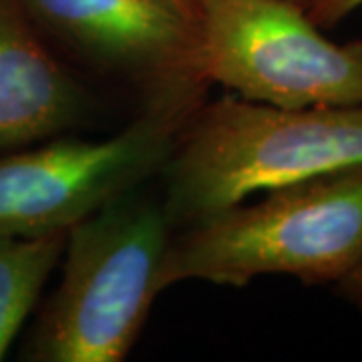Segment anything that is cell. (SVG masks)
<instances>
[{
    "instance_id": "cell-1",
    "label": "cell",
    "mask_w": 362,
    "mask_h": 362,
    "mask_svg": "<svg viewBox=\"0 0 362 362\" xmlns=\"http://www.w3.org/2000/svg\"><path fill=\"white\" fill-rule=\"evenodd\" d=\"M362 165V107L284 109L228 95L199 107L165 173L173 226L282 185Z\"/></svg>"
},
{
    "instance_id": "cell-2",
    "label": "cell",
    "mask_w": 362,
    "mask_h": 362,
    "mask_svg": "<svg viewBox=\"0 0 362 362\" xmlns=\"http://www.w3.org/2000/svg\"><path fill=\"white\" fill-rule=\"evenodd\" d=\"M361 259L362 165H354L187 223L169 242L161 290L187 280L242 288L272 274L340 282Z\"/></svg>"
},
{
    "instance_id": "cell-3",
    "label": "cell",
    "mask_w": 362,
    "mask_h": 362,
    "mask_svg": "<svg viewBox=\"0 0 362 362\" xmlns=\"http://www.w3.org/2000/svg\"><path fill=\"white\" fill-rule=\"evenodd\" d=\"M171 228L163 204L137 189L71 228L63 280L40 318L30 358L123 361L163 292Z\"/></svg>"
},
{
    "instance_id": "cell-4",
    "label": "cell",
    "mask_w": 362,
    "mask_h": 362,
    "mask_svg": "<svg viewBox=\"0 0 362 362\" xmlns=\"http://www.w3.org/2000/svg\"><path fill=\"white\" fill-rule=\"evenodd\" d=\"M206 83L149 95L147 109L107 139L52 141L0 159V235L66 233L165 168L199 109Z\"/></svg>"
},
{
    "instance_id": "cell-5",
    "label": "cell",
    "mask_w": 362,
    "mask_h": 362,
    "mask_svg": "<svg viewBox=\"0 0 362 362\" xmlns=\"http://www.w3.org/2000/svg\"><path fill=\"white\" fill-rule=\"evenodd\" d=\"M199 73L284 109L362 107V40L326 39L288 0H195Z\"/></svg>"
},
{
    "instance_id": "cell-6",
    "label": "cell",
    "mask_w": 362,
    "mask_h": 362,
    "mask_svg": "<svg viewBox=\"0 0 362 362\" xmlns=\"http://www.w3.org/2000/svg\"><path fill=\"white\" fill-rule=\"evenodd\" d=\"M37 28L149 95L204 81L195 18L173 0H18Z\"/></svg>"
},
{
    "instance_id": "cell-7",
    "label": "cell",
    "mask_w": 362,
    "mask_h": 362,
    "mask_svg": "<svg viewBox=\"0 0 362 362\" xmlns=\"http://www.w3.org/2000/svg\"><path fill=\"white\" fill-rule=\"evenodd\" d=\"M87 111V93L47 51L18 0H0V149L59 135Z\"/></svg>"
},
{
    "instance_id": "cell-8",
    "label": "cell",
    "mask_w": 362,
    "mask_h": 362,
    "mask_svg": "<svg viewBox=\"0 0 362 362\" xmlns=\"http://www.w3.org/2000/svg\"><path fill=\"white\" fill-rule=\"evenodd\" d=\"M65 242L66 233L0 235V361L35 308Z\"/></svg>"
},
{
    "instance_id": "cell-9",
    "label": "cell",
    "mask_w": 362,
    "mask_h": 362,
    "mask_svg": "<svg viewBox=\"0 0 362 362\" xmlns=\"http://www.w3.org/2000/svg\"><path fill=\"white\" fill-rule=\"evenodd\" d=\"M361 6L362 0H316L306 13L318 26H332Z\"/></svg>"
},
{
    "instance_id": "cell-10",
    "label": "cell",
    "mask_w": 362,
    "mask_h": 362,
    "mask_svg": "<svg viewBox=\"0 0 362 362\" xmlns=\"http://www.w3.org/2000/svg\"><path fill=\"white\" fill-rule=\"evenodd\" d=\"M338 288H340L346 296L352 298L354 302L362 304V259L354 270L349 272V274L338 282Z\"/></svg>"
},
{
    "instance_id": "cell-11",
    "label": "cell",
    "mask_w": 362,
    "mask_h": 362,
    "mask_svg": "<svg viewBox=\"0 0 362 362\" xmlns=\"http://www.w3.org/2000/svg\"><path fill=\"white\" fill-rule=\"evenodd\" d=\"M173 2H175L180 8H183L192 18H195V0H173Z\"/></svg>"
},
{
    "instance_id": "cell-12",
    "label": "cell",
    "mask_w": 362,
    "mask_h": 362,
    "mask_svg": "<svg viewBox=\"0 0 362 362\" xmlns=\"http://www.w3.org/2000/svg\"><path fill=\"white\" fill-rule=\"evenodd\" d=\"M288 2H292V4H298V6H302L304 11H308L312 4L316 2V0H288Z\"/></svg>"
}]
</instances>
